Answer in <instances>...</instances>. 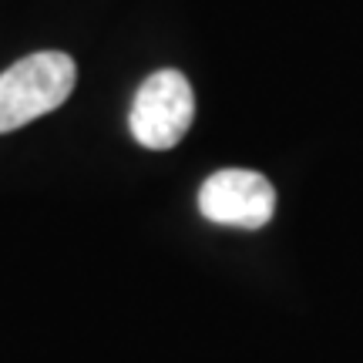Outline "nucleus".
<instances>
[{
    "mask_svg": "<svg viewBox=\"0 0 363 363\" xmlns=\"http://www.w3.org/2000/svg\"><path fill=\"white\" fill-rule=\"evenodd\" d=\"M78 67L65 51H38L0 74V135L51 115L74 91Z\"/></svg>",
    "mask_w": 363,
    "mask_h": 363,
    "instance_id": "obj_1",
    "label": "nucleus"
},
{
    "mask_svg": "<svg viewBox=\"0 0 363 363\" xmlns=\"http://www.w3.org/2000/svg\"><path fill=\"white\" fill-rule=\"evenodd\" d=\"M195 118L192 84L182 71H155L142 81V88L131 101L128 128L135 142L152 152H169L185 138Z\"/></svg>",
    "mask_w": 363,
    "mask_h": 363,
    "instance_id": "obj_2",
    "label": "nucleus"
},
{
    "mask_svg": "<svg viewBox=\"0 0 363 363\" xmlns=\"http://www.w3.org/2000/svg\"><path fill=\"white\" fill-rule=\"evenodd\" d=\"M199 208L208 222L233 229H262L276 208V189L266 175L249 169H222L199 189Z\"/></svg>",
    "mask_w": 363,
    "mask_h": 363,
    "instance_id": "obj_3",
    "label": "nucleus"
}]
</instances>
